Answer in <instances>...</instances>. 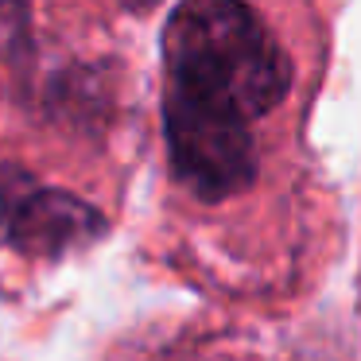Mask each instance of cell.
<instances>
[{
	"label": "cell",
	"instance_id": "6da1fadb",
	"mask_svg": "<svg viewBox=\"0 0 361 361\" xmlns=\"http://www.w3.org/2000/svg\"><path fill=\"white\" fill-rule=\"evenodd\" d=\"M167 90L257 121L291 90V59L245 0H187L164 32Z\"/></svg>",
	"mask_w": 361,
	"mask_h": 361
},
{
	"label": "cell",
	"instance_id": "7a4b0ae2",
	"mask_svg": "<svg viewBox=\"0 0 361 361\" xmlns=\"http://www.w3.org/2000/svg\"><path fill=\"white\" fill-rule=\"evenodd\" d=\"M164 128L175 175L198 198L221 202V198H233L245 187H252V179H257V144H252L249 121L237 117L233 109L167 90Z\"/></svg>",
	"mask_w": 361,
	"mask_h": 361
},
{
	"label": "cell",
	"instance_id": "3957f363",
	"mask_svg": "<svg viewBox=\"0 0 361 361\" xmlns=\"http://www.w3.org/2000/svg\"><path fill=\"white\" fill-rule=\"evenodd\" d=\"M0 237L24 257H71L105 237V214L16 164H0Z\"/></svg>",
	"mask_w": 361,
	"mask_h": 361
},
{
	"label": "cell",
	"instance_id": "277c9868",
	"mask_svg": "<svg viewBox=\"0 0 361 361\" xmlns=\"http://www.w3.org/2000/svg\"><path fill=\"white\" fill-rule=\"evenodd\" d=\"M12 43L27 51V0H0V55H12Z\"/></svg>",
	"mask_w": 361,
	"mask_h": 361
},
{
	"label": "cell",
	"instance_id": "5b68a950",
	"mask_svg": "<svg viewBox=\"0 0 361 361\" xmlns=\"http://www.w3.org/2000/svg\"><path fill=\"white\" fill-rule=\"evenodd\" d=\"M125 4H128L133 12H148L152 4H159V0H125Z\"/></svg>",
	"mask_w": 361,
	"mask_h": 361
}]
</instances>
